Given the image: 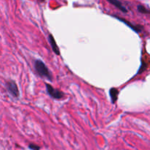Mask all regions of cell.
<instances>
[{"label": "cell", "instance_id": "obj_1", "mask_svg": "<svg viewBox=\"0 0 150 150\" xmlns=\"http://www.w3.org/2000/svg\"><path fill=\"white\" fill-rule=\"evenodd\" d=\"M35 68L37 73L40 77L45 78L49 81L52 80V76H51V73L48 70L46 65L43 63V62H42L41 60H36L35 62Z\"/></svg>", "mask_w": 150, "mask_h": 150}, {"label": "cell", "instance_id": "obj_2", "mask_svg": "<svg viewBox=\"0 0 150 150\" xmlns=\"http://www.w3.org/2000/svg\"><path fill=\"white\" fill-rule=\"evenodd\" d=\"M45 86H46V89L47 92H48V94L51 98H54V99L59 100L61 99V98H62L64 97V93L62 91L59 90L57 89H54L51 85L48 84V83H46Z\"/></svg>", "mask_w": 150, "mask_h": 150}, {"label": "cell", "instance_id": "obj_3", "mask_svg": "<svg viewBox=\"0 0 150 150\" xmlns=\"http://www.w3.org/2000/svg\"><path fill=\"white\" fill-rule=\"evenodd\" d=\"M7 85V89L8 90L9 93L13 96L14 98H18L19 97V90L18 88L17 84L15 83L13 81H9L6 83Z\"/></svg>", "mask_w": 150, "mask_h": 150}, {"label": "cell", "instance_id": "obj_4", "mask_svg": "<svg viewBox=\"0 0 150 150\" xmlns=\"http://www.w3.org/2000/svg\"><path fill=\"white\" fill-rule=\"evenodd\" d=\"M114 17L116 18H117L118 20L121 21H122L123 23H125L126 25H127V26H129V27L130 28V29H133V31H135L136 32H141L142 31V29H143V26H140V25H134V24H132L131 23H130V21H126L125 19L124 18H120L117 17V16H114Z\"/></svg>", "mask_w": 150, "mask_h": 150}, {"label": "cell", "instance_id": "obj_5", "mask_svg": "<svg viewBox=\"0 0 150 150\" xmlns=\"http://www.w3.org/2000/svg\"><path fill=\"white\" fill-rule=\"evenodd\" d=\"M48 41H49L50 44H51L53 51H54V52L57 55H59L60 54L59 48V47L57 46V42H56L55 40H54V38L53 37V35H48Z\"/></svg>", "mask_w": 150, "mask_h": 150}, {"label": "cell", "instance_id": "obj_6", "mask_svg": "<svg viewBox=\"0 0 150 150\" xmlns=\"http://www.w3.org/2000/svg\"><path fill=\"white\" fill-rule=\"evenodd\" d=\"M109 3H111V4L115 6L116 7H117L118 9H120L121 11L124 12V13H127V10L125 8V7L123 6V4H122V2L119 0H107Z\"/></svg>", "mask_w": 150, "mask_h": 150}, {"label": "cell", "instance_id": "obj_7", "mask_svg": "<svg viewBox=\"0 0 150 150\" xmlns=\"http://www.w3.org/2000/svg\"><path fill=\"white\" fill-rule=\"evenodd\" d=\"M110 97H111V101H112L113 103H115L116 101L118 99L119 96V91L118 89H117L116 88H112V89H110L109 91Z\"/></svg>", "mask_w": 150, "mask_h": 150}, {"label": "cell", "instance_id": "obj_8", "mask_svg": "<svg viewBox=\"0 0 150 150\" xmlns=\"http://www.w3.org/2000/svg\"><path fill=\"white\" fill-rule=\"evenodd\" d=\"M138 10H139V13H144V14H149L150 13V10L146 9L144 6L142 5V4H139L138 5Z\"/></svg>", "mask_w": 150, "mask_h": 150}, {"label": "cell", "instance_id": "obj_9", "mask_svg": "<svg viewBox=\"0 0 150 150\" xmlns=\"http://www.w3.org/2000/svg\"><path fill=\"white\" fill-rule=\"evenodd\" d=\"M29 148L32 150H40V147L39 146L36 144H30L29 145Z\"/></svg>", "mask_w": 150, "mask_h": 150}, {"label": "cell", "instance_id": "obj_10", "mask_svg": "<svg viewBox=\"0 0 150 150\" xmlns=\"http://www.w3.org/2000/svg\"><path fill=\"white\" fill-rule=\"evenodd\" d=\"M40 1H45V0H40Z\"/></svg>", "mask_w": 150, "mask_h": 150}]
</instances>
